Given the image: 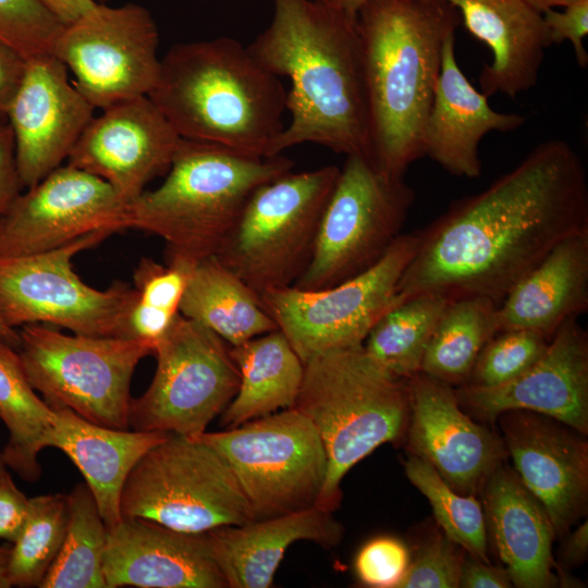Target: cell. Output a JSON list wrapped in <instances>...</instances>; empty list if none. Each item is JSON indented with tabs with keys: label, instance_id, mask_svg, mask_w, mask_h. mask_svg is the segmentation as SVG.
<instances>
[{
	"label": "cell",
	"instance_id": "836d02e7",
	"mask_svg": "<svg viewBox=\"0 0 588 588\" xmlns=\"http://www.w3.org/2000/svg\"><path fill=\"white\" fill-rule=\"evenodd\" d=\"M69 520L61 549L40 588H107L103 558L108 527L87 483L68 494Z\"/></svg>",
	"mask_w": 588,
	"mask_h": 588
},
{
	"label": "cell",
	"instance_id": "f35d334b",
	"mask_svg": "<svg viewBox=\"0 0 588 588\" xmlns=\"http://www.w3.org/2000/svg\"><path fill=\"white\" fill-rule=\"evenodd\" d=\"M464 550L444 534L426 541L396 588H457Z\"/></svg>",
	"mask_w": 588,
	"mask_h": 588
},
{
	"label": "cell",
	"instance_id": "6f0895ef",
	"mask_svg": "<svg viewBox=\"0 0 588 588\" xmlns=\"http://www.w3.org/2000/svg\"><path fill=\"white\" fill-rule=\"evenodd\" d=\"M201 1V0H200Z\"/></svg>",
	"mask_w": 588,
	"mask_h": 588
},
{
	"label": "cell",
	"instance_id": "bcb514c9",
	"mask_svg": "<svg viewBox=\"0 0 588 588\" xmlns=\"http://www.w3.org/2000/svg\"><path fill=\"white\" fill-rule=\"evenodd\" d=\"M458 587L510 588L513 587V584L504 567H497L468 556L462 566Z\"/></svg>",
	"mask_w": 588,
	"mask_h": 588
},
{
	"label": "cell",
	"instance_id": "b9f144b4",
	"mask_svg": "<svg viewBox=\"0 0 588 588\" xmlns=\"http://www.w3.org/2000/svg\"><path fill=\"white\" fill-rule=\"evenodd\" d=\"M552 44L569 41L577 64L586 68L588 52L584 39L588 34V0H578L564 8L563 11L549 9L542 13Z\"/></svg>",
	"mask_w": 588,
	"mask_h": 588
},
{
	"label": "cell",
	"instance_id": "4316f807",
	"mask_svg": "<svg viewBox=\"0 0 588 588\" xmlns=\"http://www.w3.org/2000/svg\"><path fill=\"white\" fill-rule=\"evenodd\" d=\"M587 310L588 232L560 242L507 292L497 308L498 332L526 329L550 340Z\"/></svg>",
	"mask_w": 588,
	"mask_h": 588
},
{
	"label": "cell",
	"instance_id": "f6af8a7d",
	"mask_svg": "<svg viewBox=\"0 0 588 588\" xmlns=\"http://www.w3.org/2000/svg\"><path fill=\"white\" fill-rule=\"evenodd\" d=\"M22 188L16 168L12 131L7 120L0 121V218L19 196Z\"/></svg>",
	"mask_w": 588,
	"mask_h": 588
},
{
	"label": "cell",
	"instance_id": "f546056e",
	"mask_svg": "<svg viewBox=\"0 0 588 588\" xmlns=\"http://www.w3.org/2000/svg\"><path fill=\"white\" fill-rule=\"evenodd\" d=\"M179 313L207 327L230 346L278 329L258 294L216 257L191 269Z\"/></svg>",
	"mask_w": 588,
	"mask_h": 588
},
{
	"label": "cell",
	"instance_id": "484cf974",
	"mask_svg": "<svg viewBox=\"0 0 588 588\" xmlns=\"http://www.w3.org/2000/svg\"><path fill=\"white\" fill-rule=\"evenodd\" d=\"M331 513L315 506L206 531L226 586L270 587L285 551L296 541L309 540L323 548L334 547L341 540L342 527Z\"/></svg>",
	"mask_w": 588,
	"mask_h": 588
},
{
	"label": "cell",
	"instance_id": "d4e9b609",
	"mask_svg": "<svg viewBox=\"0 0 588 588\" xmlns=\"http://www.w3.org/2000/svg\"><path fill=\"white\" fill-rule=\"evenodd\" d=\"M486 527L514 587L551 588L555 531L540 501L504 462L486 479L480 491Z\"/></svg>",
	"mask_w": 588,
	"mask_h": 588
},
{
	"label": "cell",
	"instance_id": "83f0119b",
	"mask_svg": "<svg viewBox=\"0 0 588 588\" xmlns=\"http://www.w3.org/2000/svg\"><path fill=\"white\" fill-rule=\"evenodd\" d=\"M52 408V407H51ZM51 448L61 450L83 475L108 527L122 520L125 481L140 457L170 433L108 428L66 408H52Z\"/></svg>",
	"mask_w": 588,
	"mask_h": 588
},
{
	"label": "cell",
	"instance_id": "9f6ffc18",
	"mask_svg": "<svg viewBox=\"0 0 588 588\" xmlns=\"http://www.w3.org/2000/svg\"><path fill=\"white\" fill-rule=\"evenodd\" d=\"M97 3H109L111 0H95Z\"/></svg>",
	"mask_w": 588,
	"mask_h": 588
},
{
	"label": "cell",
	"instance_id": "5bb4252c",
	"mask_svg": "<svg viewBox=\"0 0 588 588\" xmlns=\"http://www.w3.org/2000/svg\"><path fill=\"white\" fill-rule=\"evenodd\" d=\"M417 247L402 233L367 271L336 285L306 291L295 286L259 294L262 308L305 364L320 354L363 345L379 318L403 298L400 279Z\"/></svg>",
	"mask_w": 588,
	"mask_h": 588
},
{
	"label": "cell",
	"instance_id": "603a6c76",
	"mask_svg": "<svg viewBox=\"0 0 588 588\" xmlns=\"http://www.w3.org/2000/svg\"><path fill=\"white\" fill-rule=\"evenodd\" d=\"M461 70L455 56V33L446 37L439 78L424 132L425 156L449 173L468 179L480 176L479 145L490 132H510L526 118L499 112Z\"/></svg>",
	"mask_w": 588,
	"mask_h": 588
},
{
	"label": "cell",
	"instance_id": "60d3db41",
	"mask_svg": "<svg viewBox=\"0 0 588 588\" xmlns=\"http://www.w3.org/2000/svg\"><path fill=\"white\" fill-rule=\"evenodd\" d=\"M191 269L180 265L162 266L152 259L143 258L134 272L137 301L151 307L179 313Z\"/></svg>",
	"mask_w": 588,
	"mask_h": 588
},
{
	"label": "cell",
	"instance_id": "7402d4cb",
	"mask_svg": "<svg viewBox=\"0 0 588 588\" xmlns=\"http://www.w3.org/2000/svg\"><path fill=\"white\" fill-rule=\"evenodd\" d=\"M107 588H228L206 536L122 518L108 529Z\"/></svg>",
	"mask_w": 588,
	"mask_h": 588
},
{
	"label": "cell",
	"instance_id": "c3c4849f",
	"mask_svg": "<svg viewBox=\"0 0 588 588\" xmlns=\"http://www.w3.org/2000/svg\"><path fill=\"white\" fill-rule=\"evenodd\" d=\"M588 555V524L587 520L577 526L566 538L562 547V561L567 566L583 564Z\"/></svg>",
	"mask_w": 588,
	"mask_h": 588
},
{
	"label": "cell",
	"instance_id": "277c9868",
	"mask_svg": "<svg viewBox=\"0 0 588 588\" xmlns=\"http://www.w3.org/2000/svg\"><path fill=\"white\" fill-rule=\"evenodd\" d=\"M181 138L269 157L284 130L286 91L232 37L172 46L148 94Z\"/></svg>",
	"mask_w": 588,
	"mask_h": 588
},
{
	"label": "cell",
	"instance_id": "52a82bcc",
	"mask_svg": "<svg viewBox=\"0 0 588 588\" xmlns=\"http://www.w3.org/2000/svg\"><path fill=\"white\" fill-rule=\"evenodd\" d=\"M340 168L292 171L257 187L216 258L259 296L307 269Z\"/></svg>",
	"mask_w": 588,
	"mask_h": 588
},
{
	"label": "cell",
	"instance_id": "4dcf8cb0",
	"mask_svg": "<svg viewBox=\"0 0 588 588\" xmlns=\"http://www.w3.org/2000/svg\"><path fill=\"white\" fill-rule=\"evenodd\" d=\"M0 419L9 432L5 466L28 482L41 476L39 454L51 446L53 409L27 380L19 352L0 338Z\"/></svg>",
	"mask_w": 588,
	"mask_h": 588
},
{
	"label": "cell",
	"instance_id": "7c38bea8",
	"mask_svg": "<svg viewBox=\"0 0 588 588\" xmlns=\"http://www.w3.org/2000/svg\"><path fill=\"white\" fill-rule=\"evenodd\" d=\"M110 234L98 232L56 249L0 257V316L15 329L45 323L89 336H126L137 292L122 282L100 291L84 283L72 258Z\"/></svg>",
	"mask_w": 588,
	"mask_h": 588
},
{
	"label": "cell",
	"instance_id": "6da1fadb",
	"mask_svg": "<svg viewBox=\"0 0 588 588\" xmlns=\"http://www.w3.org/2000/svg\"><path fill=\"white\" fill-rule=\"evenodd\" d=\"M588 232V182L572 146L550 139L480 193L416 232L397 286L403 298L446 301L507 292L563 240Z\"/></svg>",
	"mask_w": 588,
	"mask_h": 588
},
{
	"label": "cell",
	"instance_id": "e575fe53",
	"mask_svg": "<svg viewBox=\"0 0 588 588\" xmlns=\"http://www.w3.org/2000/svg\"><path fill=\"white\" fill-rule=\"evenodd\" d=\"M68 520V494L29 498L25 525L10 552L11 587H39L61 549Z\"/></svg>",
	"mask_w": 588,
	"mask_h": 588
},
{
	"label": "cell",
	"instance_id": "cb8c5ba5",
	"mask_svg": "<svg viewBox=\"0 0 588 588\" xmlns=\"http://www.w3.org/2000/svg\"><path fill=\"white\" fill-rule=\"evenodd\" d=\"M454 7L468 32L492 51L483 65L480 91L515 98L538 81L552 45L542 14L524 0H438Z\"/></svg>",
	"mask_w": 588,
	"mask_h": 588
},
{
	"label": "cell",
	"instance_id": "7bdbcfd3",
	"mask_svg": "<svg viewBox=\"0 0 588 588\" xmlns=\"http://www.w3.org/2000/svg\"><path fill=\"white\" fill-rule=\"evenodd\" d=\"M7 468H0V539L13 543L25 525L29 498L19 489Z\"/></svg>",
	"mask_w": 588,
	"mask_h": 588
},
{
	"label": "cell",
	"instance_id": "3957f363",
	"mask_svg": "<svg viewBox=\"0 0 588 588\" xmlns=\"http://www.w3.org/2000/svg\"><path fill=\"white\" fill-rule=\"evenodd\" d=\"M461 22L454 7L438 0H369L359 10L367 157L379 169L404 175L425 156L443 45Z\"/></svg>",
	"mask_w": 588,
	"mask_h": 588
},
{
	"label": "cell",
	"instance_id": "8fae6325",
	"mask_svg": "<svg viewBox=\"0 0 588 588\" xmlns=\"http://www.w3.org/2000/svg\"><path fill=\"white\" fill-rule=\"evenodd\" d=\"M231 467L254 520L317 506L328 470L314 424L291 407L197 437Z\"/></svg>",
	"mask_w": 588,
	"mask_h": 588
},
{
	"label": "cell",
	"instance_id": "681fc988",
	"mask_svg": "<svg viewBox=\"0 0 588 588\" xmlns=\"http://www.w3.org/2000/svg\"><path fill=\"white\" fill-rule=\"evenodd\" d=\"M49 12H51L63 24H70L90 9L97 2L95 0H38Z\"/></svg>",
	"mask_w": 588,
	"mask_h": 588
},
{
	"label": "cell",
	"instance_id": "f907efd6",
	"mask_svg": "<svg viewBox=\"0 0 588 588\" xmlns=\"http://www.w3.org/2000/svg\"><path fill=\"white\" fill-rule=\"evenodd\" d=\"M327 8L339 11L350 17L357 19L359 10L369 0H314Z\"/></svg>",
	"mask_w": 588,
	"mask_h": 588
},
{
	"label": "cell",
	"instance_id": "ffe728a7",
	"mask_svg": "<svg viewBox=\"0 0 588 588\" xmlns=\"http://www.w3.org/2000/svg\"><path fill=\"white\" fill-rule=\"evenodd\" d=\"M465 412L495 421L507 411H529L588 434V335L577 318L564 321L542 356L514 380L497 387L460 385Z\"/></svg>",
	"mask_w": 588,
	"mask_h": 588
},
{
	"label": "cell",
	"instance_id": "f5cc1de1",
	"mask_svg": "<svg viewBox=\"0 0 588 588\" xmlns=\"http://www.w3.org/2000/svg\"><path fill=\"white\" fill-rule=\"evenodd\" d=\"M11 548L0 546V588H10L9 560Z\"/></svg>",
	"mask_w": 588,
	"mask_h": 588
},
{
	"label": "cell",
	"instance_id": "74e56055",
	"mask_svg": "<svg viewBox=\"0 0 588 588\" xmlns=\"http://www.w3.org/2000/svg\"><path fill=\"white\" fill-rule=\"evenodd\" d=\"M64 25L38 0H0V44L25 60L52 53Z\"/></svg>",
	"mask_w": 588,
	"mask_h": 588
},
{
	"label": "cell",
	"instance_id": "ab89813d",
	"mask_svg": "<svg viewBox=\"0 0 588 588\" xmlns=\"http://www.w3.org/2000/svg\"><path fill=\"white\" fill-rule=\"evenodd\" d=\"M411 563L406 546L392 537L368 541L357 553L355 572L359 580L376 588H396Z\"/></svg>",
	"mask_w": 588,
	"mask_h": 588
},
{
	"label": "cell",
	"instance_id": "9a60e30c",
	"mask_svg": "<svg viewBox=\"0 0 588 588\" xmlns=\"http://www.w3.org/2000/svg\"><path fill=\"white\" fill-rule=\"evenodd\" d=\"M159 29L145 7L97 3L65 24L52 54L75 76L74 85L95 109L148 96L161 58Z\"/></svg>",
	"mask_w": 588,
	"mask_h": 588
},
{
	"label": "cell",
	"instance_id": "4fadbf2b",
	"mask_svg": "<svg viewBox=\"0 0 588 588\" xmlns=\"http://www.w3.org/2000/svg\"><path fill=\"white\" fill-rule=\"evenodd\" d=\"M154 355L155 376L147 390L132 401L130 427L188 438L201 436L238 389L230 345L179 313L157 342Z\"/></svg>",
	"mask_w": 588,
	"mask_h": 588
},
{
	"label": "cell",
	"instance_id": "e0dca14e",
	"mask_svg": "<svg viewBox=\"0 0 588 588\" xmlns=\"http://www.w3.org/2000/svg\"><path fill=\"white\" fill-rule=\"evenodd\" d=\"M52 53L26 60L7 111L16 168L29 188L68 160L95 108L69 78Z\"/></svg>",
	"mask_w": 588,
	"mask_h": 588
},
{
	"label": "cell",
	"instance_id": "5b68a950",
	"mask_svg": "<svg viewBox=\"0 0 588 588\" xmlns=\"http://www.w3.org/2000/svg\"><path fill=\"white\" fill-rule=\"evenodd\" d=\"M294 164L181 138L162 184L128 204V229L161 237L166 264L193 268L217 256L254 191Z\"/></svg>",
	"mask_w": 588,
	"mask_h": 588
},
{
	"label": "cell",
	"instance_id": "ee69618b",
	"mask_svg": "<svg viewBox=\"0 0 588 588\" xmlns=\"http://www.w3.org/2000/svg\"><path fill=\"white\" fill-rule=\"evenodd\" d=\"M179 313L135 301L127 317L126 336L157 342L167 333Z\"/></svg>",
	"mask_w": 588,
	"mask_h": 588
},
{
	"label": "cell",
	"instance_id": "7dc6e473",
	"mask_svg": "<svg viewBox=\"0 0 588 588\" xmlns=\"http://www.w3.org/2000/svg\"><path fill=\"white\" fill-rule=\"evenodd\" d=\"M25 64V59L0 44V121L7 120V111L22 78Z\"/></svg>",
	"mask_w": 588,
	"mask_h": 588
},
{
	"label": "cell",
	"instance_id": "816d5d0a",
	"mask_svg": "<svg viewBox=\"0 0 588 588\" xmlns=\"http://www.w3.org/2000/svg\"><path fill=\"white\" fill-rule=\"evenodd\" d=\"M528 5H530L532 9L538 11L539 13H543L544 11L549 9H555V8H565L578 0H524Z\"/></svg>",
	"mask_w": 588,
	"mask_h": 588
},
{
	"label": "cell",
	"instance_id": "db71d44e",
	"mask_svg": "<svg viewBox=\"0 0 588 588\" xmlns=\"http://www.w3.org/2000/svg\"><path fill=\"white\" fill-rule=\"evenodd\" d=\"M0 338L17 350L20 344V334L13 328H10L0 316Z\"/></svg>",
	"mask_w": 588,
	"mask_h": 588
},
{
	"label": "cell",
	"instance_id": "9c48e42d",
	"mask_svg": "<svg viewBox=\"0 0 588 588\" xmlns=\"http://www.w3.org/2000/svg\"><path fill=\"white\" fill-rule=\"evenodd\" d=\"M121 514L192 534L254 520L222 455L199 438L172 433L133 467L122 491Z\"/></svg>",
	"mask_w": 588,
	"mask_h": 588
},
{
	"label": "cell",
	"instance_id": "7a4b0ae2",
	"mask_svg": "<svg viewBox=\"0 0 588 588\" xmlns=\"http://www.w3.org/2000/svg\"><path fill=\"white\" fill-rule=\"evenodd\" d=\"M270 24L247 46L275 76H286L290 123L269 157L305 143L365 155L368 111L356 19L314 0H272Z\"/></svg>",
	"mask_w": 588,
	"mask_h": 588
},
{
	"label": "cell",
	"instance_id": "d590c367",
	"mask_svg": "<svg viewBox=\"0 0 588 588\" xmlns=\"http://www.w3.org/2000/svg\"><path fill=\"white\" fill-rule=\"evenodd\" d=\"M408 480L426 497L443 534L469 556L490 563L482 504L475 495L452 489L424 458L409 454L405 464Z\"/></svg>",
	"mask_w": 588,
	"mask_h": 588
},
{
	"label": "cell",
	"instance_id": "f1b7e54d",
	"mask_svg": "<svg viewBox=\"0 0 588 588\" xmlns=\"http://www.w3.org/2000/svg\"><path fill=\"white\" fill-rule=\"evenodd\" d=\"M240 377L235 396L220 414L225 428L291 408L298 395L304 363L279 329L230 346Z\"/></svg>",
	"mask_w": 588,
	"mask_h": 588
},
{
	"label": "cell",
	"instance_id": "d6a6232c",
	"mask_svg": "<svg viewBox=\"0 0 588 588\" xmlns=\"http://www.w3.org/2000/svg\"><path fill=\"white\" fill-rule=\"evenodd\" d=\"M450 301L419 295L387 310L367 334L365 352L391 375L408 380L420 372L426 348Z\"/></svg>",
	"mask_w": 588,
	"mask_h": 588
},
{
	"label": "cell",
	"instance_id": "30bf717a",
	"mask_svg": "<svg viewBox=\"0 0 588 588\" xmlns=\"http://www.w3.org/2000/svg\"><path fill=\"white\" fill-rule=\"evenodd\" d=\"M415 200L404 175L350 155L324 208L311 260L293 286L316 291L373 267L397 237Z\"/></svg>",
	"mask_w": 588,
	"mask_h": 588
},
{
	"label": "cell",
	"instance_id": "8d00e7d4",
	"mask_svg": "<svg viewBox=\"0 0 588 588\" xmlns=\"http://www.w3.org/2000/svg\"><path fill=\"white\" fill-rule=\"evenodd\" d=\"M549 341L532 330L497 332L479 353L465 384L489 388L514 380L542 356Z\"/></svg>",
	"mask_w": 588,
	"mask_h": 588
},
{
	"label": "cell",
	"instance_id": "11a10c76",
	"mask_svg": "<svg viewBox=\"0 0 588 588\" xmlns=\"http://www.w3.org/2000/svg\"><path fill=\"white\" fill-rule=\"evenodd\" d=\"M1 467H7L4 462H3V458H2V452L0 451V468Z\"/></svg>",
	"mask_w": 588,
	"mask_h": 588
},
{
	"label": "cell",
	"instance_id": "ba28073f",
	"mask_svg": "<svg viewBox=\"0 0 588 588\" xmlns=\"http://www.w3.org/2000/svg\"><path fill=\"white\" fill-rule=\"evenodd\" d=\"M17 352L33 389L52 408H66L108 428L131 429V380L156 343L122 336L64 334L45 323L21 327Z\"/></svg>",
	"mask_w": 588,
	"mask_h": 588
},
{
	"label": "cell",
	"instance_id": "8992f818",
	"mask_svg": "<svg viewBox=\"0 0 588 588\" xmlns=\"http://www.w3.org/2000/svg\"><path fill=\"white\" fill-rule=\"evenodd\" d=\"M292 407L314 424L323 443L328 470L317 507L332 512L351 468L378 446L405 437L408 380L383 369L363 345L330 351L304 364Z\"/></svg>",
	"mask_w": 588,
	"mask_h": 588
},
{
	"label": "cell",
	"instance_id": "2e32d148",
	"mask_svg": "<svg viewBox=\"0 0 588 588\" xmlns=\"http://www.w3.org/2000/svg\"><path fill=\"white\" fill-rule=\"evenodd\" d=\"M128 229V203L106 181L60 166L0 218V257L49 252L91 233Z\"/></svg>",
	"mask_w": 588,
	"mask_h": 588
},
{
	"label": "cell",
	"instance_id": "1f68e13d",
	"mask_svg": "<svg viewBox=\"0 0 588 588\" xmlns=\"http://www.w3.org/2000/svg\"><path fill=\"white\" fill-rule=\"evenodd\" d=\"M498 304L474 296L449 302L426 348L420 372L452 387L467 382L476 359L498 332Z\"/></svg>",
	"mask_w": 588,
	"mask_h": 588
},
{
	"label": "cell",
	"instance_id": "ac0fdd59",
	"mask_svg": "<svg viewBox=\"0 0 588 588\" xmlns=\"http://www.w3.org/2000/svg\"><path fill=\"white\" fill-rule=\"evenodd\" d=\"M405 438L412 454L427 461L455 491L475 495L505 461V445L461 406L455 388L426 373L408 379Z\"/></svg>",
	"mask_w": 588,
	"mask_h": 588
},
{
	"label": "cell",
	"instance_id": "44dd1931",
	"mask_svg": "<svg viewBox=\"0 0 588 588\" xmlns=\"http://www.w3.org/2000/svg\"><path fill=\"white\" fill-rule=\"evenodd\" d=\"M497 420L514 471L544 506L555 536L565 535L587 512L586 434L523 409L504 412Z\"/></svg>",
	"mask_w": 588,
	"mask_h": 588
},
{
	"label": "cell",
	"instance_id": "d6986e66",
	"mask_svg": "<svg viewBox=\"0 0 588 588\" xmlns=\"http://www.w3.org/2000/svg\"><path fill=\"white\" fill-rule=\"evenodd\" d=\"M180 139L149 97L140 96L94 117L66 163L106 181L130 204L168 172Z\"/></svg>",
	"mask_w": 588,
	"mask_h": 588
}]
</instances>
